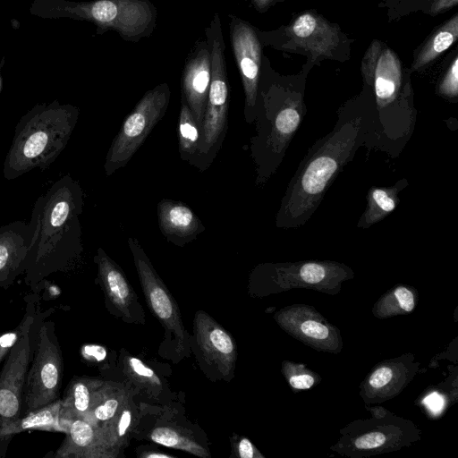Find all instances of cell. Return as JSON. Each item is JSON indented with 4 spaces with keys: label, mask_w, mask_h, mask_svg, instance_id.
I'll return each mask as SVG.
<instances>
[{
    "label": "cell",
    "mask_w": 458,
    "mask_h": 458,
    "mask_svg": "<svg viewBox=\"0 0 458 458\" xmlns=\"http://www.w3.org/2000/svg\"><path fill=\"white\" fill-rule=\"evenodd\" d=\"M370 105L346 104L337 112L336 123L318 139L293 175L276 216L278 228L304 225L317 210L339 172L364 146Z\"/></svg>",
    "instance_id": "1"
},
{
    "label": "cell",
    "mask_w": 458,
    "mask_h": 458,
    "mask_svg": "<svg viewBox=\"0 0 458 458\" xmlns=\"http://www.w3.org/2000/svg\"><path fill=\"white\" fill-rule=\"evenodd\" d=\"M84 195L70 174L63 175L35 201L34 242L24 273L25 284L38 293L47 276L72 267L82 251L80 215Z\"/></svg>",
    "instance_id": "2"
},
{
    "label": "cell",
    "mask_w": 458,
    "mask_h": 458,
    "mask_svg": "<svg viewBox=\"0 0 458 458\" xmlns=\"http://www.w3.org/2000/svg\"><path fill=\"white\" fill-rule=\"evenodd\" d=\"M80 109L57 100L36 104L17 123L3 174L14 180L34 169L46 170L65 148Z\"/></svg>",
    "instance_id": "3"
},
{
    "label": "cell",
    "mask_w": 458,
    "mask_h": 458,
    "mask_svg": "<svg viewBox=\"0 0 458 458\" xmlns=\"http://www.w3.org/2000/svg\"><path fill=\"white\" fill-rule=\"evenodd\" d=\"M305 114L301 90L266 84L259 78L253 122L256 134L250 140L258 187L265 186L281 165Z\"/></svg>",
    "instance_id": "4"
},
{
    "label": "cell",
    "mask_w": 458,
    "mask_h": 458,
    "mask_svg": "<svg viewBox=\"0 0 458 458\" xmlns=\"http://www.w3.org/2000/svg\"><path fill=\"white\" fill-rule=\"evenodd\" d=\"M211 57V81L197 150L189 162L199 171L207 170L225 139L228 129L229 83L225 61V45L221 19L215 13L205 29Z\"/></svg>",
    "instance_id": "5"
},
{
    "label": "cell",
    "mask_w": 458,
    "mask_h": 458,
    "mask_svg": "<svg viewBox=\"0 0 458 458\" xmlns=\"http://www.w3.org/2000/svg\"><path fill=\"white\" fill-rule=\"evenodd\" d=\"M26 303L24 327L17 343L4 360L0 371V427L23 414V387L32 359L35 338L39 320L50 316L54 309L40 311L38 293H32L24 297ZM0 441V445H8Z\"/></svg>",
    "instance_id": "6"
},
{
    "label": "cell",
    "mask_w": 458,
    "mask_h": 458,
    "mask_svg": "<svg viewBox=\"0 0 458 458\" xmlns=\"http://www.w3.org/2000/svg\"><path fill=\"white\" fill-rule=\"evenodd\" d=\"M67 16L93 22L98 34L114 30L126 41L148 38L157 24V8L149 0H94L69 3Z\"/></svg>",
    "instance_id": "7"
},
{
    "label": "cell",
    "mask_w": 458,
    "mask_h": 458,
    "mask_svg": "<svg viewBox=\"0 0 458 458\" xmlns=\"http://www.w3.org/2000/svg\"><path fill=\"white\" fill-rule=\"evenodd\" d=\"M49 316L38 322L34 351L23 387V415L50 404L60 398L64 359Z\"/></svg>",
    "instance_id": "8"
},
{
    "label": "cell",
    "mask_w": 458,
    "mask_h": 458,
    "mask_svg": "<svg viewBox=\"0 0 458 458\" xmlns=\"http://www.w3.org/2000/svg\"><path fill=\"white\" fill-rule=\"evenodd\" d=\"M170 95L169 86L165 82L145 92L111 142L104 163L106 176L129 163L164 117L169 106Z\"/></svg>",
    "instance_id": "9"
},
{
    "label": "cell",
    "mask_w": 458,
    "mask_h": 458,
    "mask_svg": "<svg viewBox=\"0 0 458 458\" xmlns=\"http://www.w3.org/2000/svg\"><path fill=\"white\" fill-rule=\"evenodd\" d=\"M127 242L146 302L165 329L166 336L174 337L176 357L188 355L191 345L189 335L174 299L157 275L138 240L134 237H129Z\"/></svg>",
    "instance_id": "10"
},
{
    "label": "cell",
    "mask_w": 458,
    "mask_h": 458,
    "mask_svg": "<svg viewBox=\"0 0 458 458\" xmlns=\"http://www.w3.org/2000/svg\"><path fill=\"white\" fill-rule=\"evenodd\" d=\"M229 38L244 90V118L253 123L262 67V45L250 22L229 14Z\"/></svg>",
    "instance_id": "11"
},
{
    "label": "cell",
    "mask_w": 458,
    "mask_h": 458,
    "mask_svg": "<svg viewBox=\"0 0 458 458\" xmlns=\"http://www.w3.org/2000/svg\"><path fill=\"white\" fill-rule=\"evenodd\" d=\"M194 341L201 366L218 379L231 378L236 360L233 339L212 318L203 311L196 313Z\"/></svg>",
    "instance_id": "12"
},
{
    "label": "cell",
    "mask_w": 458,
    "mask_h": 458,
    "mask_svg": "<svg viewBox=\"0 0 458 458\" xmlns=\"http://www.w3.org/2000/svg\"><path fill=\"white\" fill-rule=\"evenodd\" d=\"M94 262L98 267L97 281L110 311L124 321L140 323L144 312L122 268L100 247Z\"/></svg>",
    "instance_id": "13"
},
{
    "label": "cell",
    "mask_w": 458,
    "mask_h": 458,
    "mask_svg": "<svg viewBox=\"0 0 458 458\" xmlns=\"http://www.w3.org/2000/svg\"><path fill=\"white\" fill-rule=\"evenodd\" d=\"M37 222L16 220L0 226V288L7 289L25 273Z\"/></svg>",
    "instance_id": "14"
},
{
    "label": "cell",
    "mask_w": 458,
    "mask_h": 458,
    "mask_svg": "<svg viewBox=\"0 0 458 458\" xmlns=\"http://www.w3.org/2000/svg\"><path fill=\"white\" fill-rule=\"evenodd\" d=\"M211 81V57L207 38L198 40L188 55L182 74V97L201 128Z\"/></svg>",
    "instance_id": "15"
},
{
    "label": "cell",
    "mask_w": 458,
    "mask_h": 458,
    "mask_svg": "<svg viewBox=\"0 0 458 458\" xmlns=\"http://www.w3.org/2000/svg\"><path fill=\"white\" fill-rule=\"evenodd\" d=\"M289 36L314 58L329 57L339 41L338 29L323 17L306 12L300 14L287 28Z\"/></svg>",
    "instance_id": "16"
},
{
    "label": "cell",
    "mask_w": 458,
    "mask_h": 458,
    "mask_svg": "<svg viewBox=\"0 0 458 458\" xmlns=\"http://www.w3.org/2000/svg\"><path fill=\"white\" fill-rule=\"evenodd\" d=\"M157 211L160 232L176 246L183 247L205 231L199 216L181 201L163 199Z\"/></svg>",
    "instance_id": "17"
},
{
    "label": "cell",
    "mask_w": 458,
    "mask_h": 458,
    "mask_svg": "<svg viewBox=\"0 0 458 458\" xmlns=\"http://www.w3.org/2000/svg\"><path fill=\"white\" fill-rule=\"evenodd\" d=\"M65 438L56 449L55 458H78L96 456L100 433L84 418L69 420Z\"/></svg>",
    "instance_id": "18"
},
{
    "label": "cell",
    "mask_w": 458,
    "mask_h": 458,
    "mask_svg": "<svg viewBox=\"0 0 458 458\" xmlns=\"http://www.w3.org/2000/svg\"><path fill=\"white\" fill-rule=\"evenodd\" d=\"M61 398L42 408L33 411L0 427V441H10L12 437L26 430H47L65 433L60 419Z\"/></svg>",
    "instance_id": "19"
},
{
    "label": "cell",
    "mask_w": 458,
    "mask_h": 458,
    "mask_svg": "<svg viewBox=\"0 0 458 458\" xmlns=\"http://www.w3.org/2000/svg\"><path fill=\"white\" fill-rule=\"evenodd\" d=\"M407 185L408 181L403 178L390 187H371L367 194L365 210L357 223V227L367 229L386 218L398 206V194Z\"/></svg>",
    "instance_id": "20"
},
{
    "label": "cell",
    "mask_w": 458,
    "mask_h": 458,
    "mask_svg": "<svg viewBox=\"0 0 458 458\" xmlns=\"http://www.w3.org/2000/svg\"><path fill=\"white\" fill-rule=\"evenodd\" d=\"M96 383L86 377H74L61 398L60 419L65 432L69 420L84 418L94 405Z\"/></svg>",
    "instance_id": "21"
},
{
    "label": "cell",
    "mask_w": 458,
    "mask_h": 458,
    "mask_svg": "<svg viewBox=\"0 0 458 458\" xmlns=\"http://www.w3.org/2000/svg\"><path fill=\"white\" fill-rule=\"evenodd\" d=\"M458 37V15L437 28L417 53L411 64V71H417L437 59L447 50Z\"/></svg>",
    "instance_id": "22"
},
{
    "label": "cell",
    "mask_w": 458,
    "mask_h": 458,
    "mask_svg": "<svg viewBox=\"0 0 458 458\" xmlns=\"http://www.w3.org/2000/svg\"><path fill=\"white\" fill-rule=\"evenodd\" d=\"M199 139V128L185 99L181 98L178 123L179 153L182 161L190 162L194 157Z\"/></svg>",
    "instance_id": "23"
},
{
    "label": "cell",
    "mask_w": 458,
    "mask_h": 458,
    "mask_svg": "<svg viewBox=\"0 0 458 458\" xmlns=\"http://www.w3.org/2000/svg\"><path fill=\"white\" fill-rule=\"evenodd\" d=\"M150 439L159 445L183 450L192 454L207 457V451L191 439L179 434L170 427H157L150 434Z\"/></svg>",
    "instance_id": "24"
},
{
    "label": "cell",
    "mask_w": 458,
    "mask_h": 458,
    "mask_svg": "<svg viewBox=\"0 0 458 458\" xmlns=\"http://www.w3.org/2000/svg\"><path fill=\"white\" fill-rule=\"evenodd\" d=\"M437 93L448 99L456 98L458 96V57L455 56L450 64L447 71L441 79Z\"/></svg>",
    "instance_id": "25"
},
{
    "label": "cell",
    "mask_w": 458,
    "mask_h": 458,
    "mask_svg": "<svg viewBox=\"0 0 458 458\" xmlns=\"http://www.w3.org/2000/svg\"><path fill=\"white\" fill-rule=\"evenodd\" d=\"M327 267L323 263L307 262L297 268L299 277L307 284H318L325 279Z\"/></svg>",
    "instance_id": "26"
},
{
    "label": "cell",
    "mask_w": 458,
    "mask_h": 458,
    "mask_svg": "<svg viewBox=\"0 0 458 458\" xmlns=\"http://www.w3.org/2000/svg\"><path fill=\"white\" fill-rule=\"evenodd\" d=\"M24 327V318L19 325L11 331L0 334V363L3 362L9 354L12 348L21 337Z\"/></svg>",
    "instance_id": "27"
},
{
    "label": "cell",
    "mask_w": 458,
    "mask_h": 458,
    "mask_svg": "<svg viewBox=\"0 0 458 458\" xmlns=\"http://www.w3.org/2000/svg\"><path fill=\"white\" fill-rule=\"evenodd\" d=\"M118 406L119 403L116 399H107L104 403L92 407L84 419L92 416L100 421L107 420L114 416Z\"/></svg>",
    "instance_id": "28"
},
{
    "label": "cell",
    "mask_w": 458,
    "mask_h": 458,
    "mask_svg": "<svg viewBox=\"0 0 458 458\" xmlns=\"http://www.w3.org/2000/svg\"><path fill=\"white\" fill-rule=\"evenodd\" d=\"M128 365L134 376L144 381H150L160 385V381L156 376L155 372L136 357H131L128 360Z\"/></svg>",
    "instance_id": "29"
},
{
    "label": "cell",
    "mask_w": 458,
    "mask_h": 458,
    "mask_svg": "<svg viewBox=\"0 0 458 458\" xmlns=\"http://www.w3.org/2000/svg\"><path fill=\"white\" fill-rule=\"evenodd\" d=\"M386 442V437L379 432L369 433L355 440V446L359 449H373L382 445Z\"/></svg>",
    "instance_id": "30"
},
{
    "label": "cell",
    "mask_w": 458,
    "mask_h": 458,
    "mask_svg": "<svg viewBox=\"0 0 458 458\" xmlns=\"http://www.w3.org/2000/svg\"><path fill=\"white\" fill-rule=\"evenodd\" d=\"M301 329L305 335L315 339H325L329 334L328 328L317 321H306L301 325Z\"/></svg>",
    "instance_id": "31"
},
{
    "label": "cell",
    "mask_w": 458,
    "mask_h": 458,
    "mask_svg": "<svg viewBox=\"0 0 458 458\" xmlns=\"http://www.w3.org/2000/svg\"><path fill=\"white\" fill-rule=\"evenodd\" d=\"M394 295L399 302L400 307L407 311L410 312L414 308V298L411 293L407 288L403 286H400L395 289Z\"/></svg>",
    "instance_id": "32"
},
{
    "label": "cell",
    "mask_w": 458,
    "mask_h": 458,
    "mask_svg": "<svg viewBox=\"0 0 458 458\" xmlns=\"http://www.w3.org/2000/svg\"><path fill=\"white\" fill-rule=\"evenodd\" d=\"M392 378V370L387 367L377 369L369 378V385L374 388L386 386Z\"/></svg>",
    "instance_id": "33"
},
{
    "label": "cell",
    "mask_w": 458,
    "mask_h": 458,
    "mask_svg": "<svg viewBox=\"0 0 458 458\" xmlns=\"http://www.w3.org/2000/svg\"><path fill=\"white\" fill-rule=\"evenodd\" d=\"M81 354L85 359L101 361L106 357V350L101 345L87 344L81 348Z\"/></svg>",
    "instance_id": "34"
},
{
    "label": "cell",
    "mask_w": 458,
    "mask_h": 458,
    "mask_svg": "<svg viewBox=\"0 0 458 458\" xmlns=\"http://www.w3.org/2000/svg\"><path fill=\"white\" fill-rule=\"evenodd\" d=\"M289 382L291 386L297 389H308L315 382L313 377L308 374L293 376Z\"/></svg>",
    "instance_id": "35"
},
{
    "label": "cell",
    "mask_w": 458,
    "mask_h": 458,
    "mask_svg": "<svg viewBox=\"0 0 458 458\" xmlns=\"http://www.w3.org/2000/svg\"><path fill=\"white\" fill-rule=\"evenodd\" d=\"M424 404L433 412H439L444 407V399L443 397L437 394L433 393L428 395L423 400Z\"/></svg>",
    "instance_id": "36"
},
{
    "label": "cell",
    "mask_w": 458,
    "mask_h": 458,
    "mask_svg": "<svg viewBox=\"0 0 458 458\" xmlns=\"http://www.w3.org/2000/svg\"><path fill=\"white\" fill-rule=\"evenodd\" d=\"M238 455L242 458H253L255 456L254 447L248 438H242L237 447Z\"/></svg>",
    "instance_id": "37"
},
{
    "label": "cell",
    "mask_w": 458,
    "mask_h": 458,
    "mask_svg": "<svg viewBox=\"0 0 458 458\" xmlns=\"http://www.w3.org/2000/svg\"><path fill=\"white\" fill-rule=\"evenodd\" d=\"M131 413L129 410H124L120 417L118 426H117V432L119 437H123L127 429L129 428L131 425Z\"/></svg>",
    "instance_id": "38"
},
{
    "label": "cell",
    "mask_w": 458,
    "mask_h": 458,
    "mask_svg": "<svg viewBox=\"0 0 458 458\" xmlns=\"http://www.w3.org/2000/svg\"><path fill=\"white\" fill-rule=\"evenodd\" d=\"M254 8L259 12L264 13L273 4H275L279 0H250Z\"/></svg>",
    "instance_id": "39"
},
{
    "label": "cell",
    "mask_w": 458,
    "mask_h": 458,
    "mask_svg": "<svg viewBox=\"0 0 458 458\" xmlns=\"http://www.w3.org/2000/svg\"><path fill=\"white\" fill-rule=\"evenodd\" d=\"M458 0H435L432 9L434 13H438L445 8L451 7L457 4Z\"/></svg>",
    "instance_id": "40"
},
{
    "label": "cell",
    "mask_w": 458,
    "mask_h": 458,
    "mask_svg": "<svg viewBox=\"0 0 458 458\" xmlns=\"http://www.w3.org/2000/svg\"><path fill=\"white\" fill-rule=\"evenodd\" d=\"M142 456L146 457V458H167V457L170 458V457H173L170 454H161V453L145 454H142Z\"/></svg>",
    "instance_id": "41"
}]
</instances>
